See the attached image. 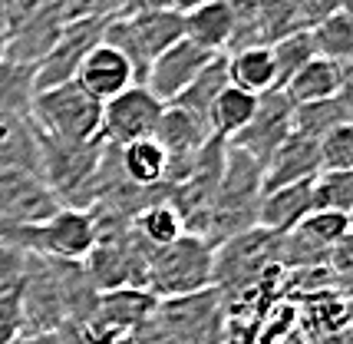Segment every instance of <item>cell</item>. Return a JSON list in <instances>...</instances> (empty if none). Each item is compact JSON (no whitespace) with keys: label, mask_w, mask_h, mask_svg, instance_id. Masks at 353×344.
Instances as JSON below:
<instances>
[{"label":"cell","mask_w":353,"mask_h":344,"mask_svg":"<svg viewBox=\"0 0 353 344\" xmlns=\"http://www.w3.org/2000/svg\"><path fill=\"white\" fill-rule=\"evenodd\" d=\"M350 232H353V212H350Z\"/></svg>","instance_id":"41"},{"label":"cell","mask_w":353,"mask_h":344,"mask_svg":"<svg viewBox=\"0 0 353 344\" xmlns=\"http://www.w3.org/2000/svg\"><path fill=\"white\" fill-rule=\"evenodd\" d=\"M228 298L218 288H205L195 295L155 301L139 344H218L228 334Z\"/></svg>","instance_id":"2"},{"label":"cell","mask_w":353,"mask_h":344,"mask_svg":"<svg viewBox=\"0 0 353 344\" xmlns=\"http://www.w3.org/2000/svg\"><path fill=\"white\" fill-rule=\"evenodd\" d=\"M228 63V83L251 96H264L274 90V60L271 47H248L225 57Z\"/></svg>","instance_id":"20"},{"label":"cell","mask_w":353,"mask_h":344,"mask_svg":"<svg viewBox=\"0 0 353 344\" xmlns=\"http://www.w3.org/2000/svg\"><path fill=\"white\" fill-rule=\"evenodd\" d=\"M159 116H162V103L142 83H136L116 99L103 103L99 140L106 146H116V149L125 146V142L149 140L155 133V126H159Z\"/></svg>","instance_id":"9"},{"label":"cell","mask_w":353,"mask_h":344,"mask_svg":"<svg viewBox=\"0 0 353 344\" xmlns=\"http://www.w3.org/2000/svg\"><path fill=\"white\" fill-rule=\"evenodd\" d=\"M17 344H66V341H63L60 331H53V334H27V338H20Z\"/></svg>","instance_id":"37"},{"label":"cell","mask_w":353,"mask_h":344,"mask_svg":"<svg viewBox=\"0 0 353 344\" xmlns=\"http://www.w3.org/2000/svg\"><path fill=\"white\" fill-rule=\"evenodd\" d=\"M0 60H3V23H0Z\"/></svg>","instance_id":"39"},{"label":"cell","mask_w":353,"mask_h":344,"mask_svg":"<svg viewBox=\"0 0 353 344\" xmlns=\"http://www.w3.org/2000/svg\"><path fill=\"white\" fill-rule=\"evenodd\" d=\"M30 268V251L0 242V295H20Z\"/></svg>","instance_id":"31"},{"label":"cell","mask_w":353,"mask_h":344,"mask_svg":"<svg viewBox=\"0 0 353 344\" xmlns=\"http://www.w3.org/2000/svg\"><path fill=\"white\" fill-rule=\"evenodd\" d=\"M314 212H353V172H321L314 179Z\"/></svg>","instance_id":"27"},{"label":"cell","mask_w":353,"mask_h":344,"mask_svg":"<svg viewBox=\"0 0 353 344\" xmlns=\"http://www.w3.org/2000/svg\"><path fill=\"white\" fill-rule=\"evenodd\" d=\"M277 249H281V235H271L264 229L228 238L215 249V288L228 295L238 285H251L264 278V271L277 265Z\"/></svg>","instance_id":"7"},{"label":"cell","mask_w":353,"mask_h":344,"mask_svg":"<svg viewBox=\"0 0 353 344\" xmlns=\"http://www.w3.org/2000/svg\"><path fill=\"white\" fill-rule=\"evenodd\" d=\"M0 242H10L40 258L86 262L96 245V222L90 209H60L53 219L37 225H0Z\"/></svg>","instance_id":"5"},{"label":"cell","mask_w":353,"mask_h":344,"mask_svg":"<svg viewBox=\"0 0 353 344\" xmlns=\"http://www.w3.org/2000/svg\"><path fill=\"white\" fill-rule=\"evenodd\" d=\"M321 175V140H310L304 133H291L274 159L264 166V192L297 182H314Z\"/></svg>","instance_id":"14"},{"label":"cell","mask_w":353,"mask_h":344,"mask_svg":"<svg viewBox=\"0 0 353 344\" xmlns=\"http://www.w3.org/2000/svg\"><path fill=\"white\" fill-rule=\"evenodd\" d=\"M129 225H132L136 238L149 251L165 249V245L179 242L185 235L182 219H179V212L169 202H152V205H145V209H139L136 216L129 219Z\"/></svg>","instance_id":"22"},{"label":"cell","mask_w":353,"mask_h":344,"mask_svg":"<svg viewBox=\"0 0 353 344\" xmlns=\"http://www.w3.org/2000/svg\"><path fill=\"white\" fill-rule=\"evenodd\" d=\"M340 86H343V66L327 57H314L291 77V83L284 86V96L294 106H314V103L337 99Z\"/></svg>","instance_id":"18"},{"label":"cell","mask_w":353,"mask_h":344,"mask_svg":"<svg viewBox=\"0 0 353 344\" xmlns=\"http://www.w3.org/2000/svg\"><path fill=\"white\" fill-rule=\"evenodd\" d=\"M116 156H119V172H123L125 182H132L136 189H145V192H159L169 202V189H165V179H169V153L152 136L149 140L125 142V146L116 149Z\"/></svg>","instance_id":"15"},{"label":"cell","mask_w":353,"mask_h":344,"mask_svg":"<svg viewBox=\"0 0 353 344\" xmlns=\"http://www.w3.org/2000/svg\"><path fill=\"white\" fill-rule=\"evenodd\" d=\"M63 27H66V17H63L60 3L46 0L30 20H23L20 27H14L3 37V60L37 70L46 60V53L53 50V44L60 40Z\"/></svg>","instance_id":"12"},{"label":"cell","mask_w":353,"mask_h":344,"mask_svg":"<svg viewBox=\"0 0 353 344\" xmlns=\"http://www.w3.org/2000/svg\"><path fill=\"white\" fill-rule=\"evenodd\" d=\"M23 338L20 295H0V344H17Z\"/></svg>","instance_id":"34"},{"label":"cell","mask_w":353,"mask_h":344,"mask_svg":"<svg viewBox=\"0 0 353 344\" xmlns=\"http://www.w3.org/2000/svg\"><path fill=\"white\" fill-rule=\"evenodd\" d=\"M218 344H245V341H234V338H225V341H218Z\"/></svg>","instance_id":"40"},{"label":"cell","mask_w":353,"mask_h":344,"mask_svg":"<svg viewBox=\"0 0 353 344\" xmlns=\"http://www.w3.org/2000/svg\"><path fill=\"white\" fill-rule=\"evenodd\" d=\"M340 0H291V10H294V27L297 33H310L314 27H321L323 20L337 14Z\"/></svg>","instance_id":"33"},{"label":"cell","mask_w":353,"mask_h":344,"mask_svg":"<svg viewBox=\"0 0 353 344\" xmlns=\"http://www.w3.org/2000/svg\"><path fill=\"white\" fill-rule=\"evenodd\" d=\"M0 169L40 179V133L30 116L0 113Z\"/></svg>","instance_id":"17"},{"label":"cell","mask_w":353,"mask_h":344,"mask_svg":"<svg viewBox=\"0 0 353 344\" xmlns=\"http://www.w3.org/2000/svg\"><path fill=\"white\" fill-rule=\"evenodd\" d=\"M225 86H228V63H225V57H215L199 77L192 79V86L175 99V106L195 113L199 120L208 123V110H212V103L218 99V93H221Z\"/></svg>","instance_id":"23"},{"label":"cell","mask_w":353,"mask_h":344,"mask_svg":"<svg viewBox=\"0 0 353 344\" xmlns=\"http://www.w3.org/2000/svg\"><path fill=\"white\" fill-rule=\"evenodd\" d=\"M66 23L73 20H112L123 14L125 0H57Z\"/></svg>","instance_id":"32"},{"label":"cell","mask_w":353,"mask_h":344,"mask_svg":"<svg viewBox=\"0 0 353 344\" xmlns=\"http://www.w3.org/2000/svg\"><path fill=\"white\" fill-rule=\"evenodd\" d=\"M106 23L109 20H73V23H66L60 40L53 44V50L46 53V60L33 73V93L60 86V83H70L77 77L79 63L86 60V53L103 44Z\"/></svg>","instance_id":"10"},{"label":"cell","mask_w":353,"mask_h":344,"mask_svg":"<svg viewBox=\"0 0 353 344\" xmlns=\"http://www.w3.org/2000/svg\"><path fill=\"white\" fill-rule=\"evenodd\" d=\"M149 10H169V14H175V0H125L123 14H119V17L149 14Z\"/></svg>","instance_id":"36"},{"label":"cell","mask_w":353,"mask_h":344,"mask_svg":"<svg viewBox=\"0 0 353 344\" xmlns=\"http://www.w3.org/2000/svg\"><path fill=\"white\" fill-rule=\"evenodd\" d=\"M291 133H294V103L284 96V90H271V93L258 96V110L251 116V123L228 146L248 153L264 169Z\"/></svg>","instance_id":"8"},{"label":"cell","mask_w":353,"mask_h":344,"mask_svg":"<svg viewBox=\"0 0 353 344\" xmlns=\"http://www.w3.org/2000/svg\"><path fill=\"white\" fill-rule=\"evenodd\" d=\"M215 60V53L195 47L188 40H179L175 47H169L162 57H155L149 73L142 79V86L165 106V103H175L179 96L192 86V79L199 77L208 63Z\"/></svg>","instance_id":"11"},{"label":"cell","mask_w":353,"mask_h":344,"mask_svg":"<svg viewBox=\"0 0 353 344\" xmlns=\"http://www.w3.org/2000/svg\"><path fill=\"white\" fill-rule=\"evenodd\" d=\"M340 123H350L340 99H327V103H314V106H294V133H304L310 140H323Z\"/></svg>","instance_id":"29"},{"label":"cell","mask_w":353,"mask_h":344,"mask_svg":"<svg viewBox=\"0 0 353 344\" xmlns=\"http://www.w3.org/2000/svg\"><path fill=\"white\" fill-rule=\"evenodd\" d=\"M185 23V40L195 47L208 50L215 57H225L231 44V7L228 0H208L199 10L182 17Z\"/></svg>","instance_id":"19"},{"label":"cell","mask_w":353,"mask_h":344,"mask_svg":"<svg viewBox=\"0 0 353 344\" xmlns=\"http://www.w3.org/2000/svg\"><path fill=\"white\" fill-rule=\"evenodd\" d=\"M347 232H350V216H340V212H310L307 219L294 229L297 238H304L307 245L321 251H330Z\"/></svg>","instance_id":"28"},{"label":"cell","mask_w":353,"mask_h":344,"mask_svg":"<svg viewBox=\"0 0 353 344\" xmlns=\"http://www.w3.org/2000/svg\"><path fill=\"white\" fill-rule=\"evenodd\" d=\"M221 172H225V140L212 136V140L201 146L199 156H195L188 175L172 189V195H169V205L179 212L185 232L201 235L205 222H208V212H212V202H215Z\"/></svg>","instance_id":"6"},{"label":"cell","mask_w":353,"mask_h":344,"mask_svg":"<svg viewBox=\"0 0 353 344\" xmlns=\"http://www.w3.org/2000/svg\"><path fill=\"white\" fill-rule=\"evenodd\" d=\"M254 110H258V96H251L228 83V86L218 93L215 103H212V110H208V129H212V136L231 142L251 123Z\"/></svg>","instance_id":"21"},{"label":"cell","mask_w":353,"mask_h":344,"mask_svg":"<svg viewBox=\"0 0 353 344\" xmlns=\"http://www.w3.org/2000/svg\"><path fill=\"white\" fill-rule=\"evenodd\" d=\"M314 212V182L271 189L258 205V229L271 235H291Z\"/></svg>","instance_id":"16"},{"label":"cell","mask_w":353,"mask_h":344,"mask_svg":"<svg viewBox=\"0 0 353 344\" xmlns=\"http://www.w3.org/2000/svg\"><path fill=\"white\" fill-rule=\"evenodd\" d=\"M73 83L83 93H90L96 103H109L119 93H125L129 86H136V73L119 50H112L109 44H99L79 63Z\"/></svg>","instance_id":"13"},{"label":"cell","mask_w":353,"mask_h":344,"mask_svg":"<svg viewBox=\"0 0 353 344\" xmlns=\"http://www.w3.org/2000/svg\"><path fill=\"white\" fill-rule=\"evenodd\" d=\"M327 265L334 268L337 275H353V232H347L337 245L330 249V262Z\"/></svg>","instance_id":"35"},{"label":"cell","mask_w":353,"mask_h":344,"mask_svg":"<svg viewBox=\"0 0 353 344\" xmlns=\"http://www.w3.org/2000/svg\"><path fill=\"white\" fill-rule=\"evenodd\" d=\"M33 73L30 66L0 60V113H20L30 116L33 103Z\"/></svg>","instance_id":"25"},{"label":"cell","mask_w":353,"mask_h":344,"mask_svg":"<svg viewBox=\"0 0 353 344\" xmlns=\"http://www.w3.org/2000/svg\"><path fill=\"white\" fill-rule=\"evenodd\" d=\"M321 172H353V123L334 126L321 140Z\"/></svg>","instance_id":"30"},{"label":"cell","mask_w":353,"mask_h":344,"mask_svg":"<svg viewBox=\"0 0 353 344\" xmlns=\"http://www.w3.org/2000/svg\"><path fill=\"white\" fill-rule=\"evenodd\" d=\"M215 288V249L201 235L185 232L179 242L155 249L145 262L142 292L155 301Z\"/></svg>","instance_id":"3"},{"label":"cell","mask_w":353,"mask_h":344,"mask_svg":"<svg viewBox=\"0 0 353 344\" xmlns=\"http://www.w3.org/2000/svg\"><path fill=\"white\" fill-rule=\"evenodd\" d=\"M337 14L343 17V20H350V23H353V0H340Z\"/></svg>","instance_id":"38"},{"label":"cell","mask_w":353,"mask_h":344,"mask_svg":"<svg viewBox=\"0 0 353 344\" xmlns=\"http://www.w3.org/2000/svg\"><path fill=\"white\" fill-rule=\"evenodd\" d=\"M317 57V47H314V37L310 33H291L284 40L271 44V60H274V90H284L291 77L307 66L310 60Z\"/></svg>","instance_id":"24"},{"label":"cell","mask_w":353,"mask_h":344,"mask_svg":"<svg viewBox=\"0 0 353 344\" xmlns=\"http://www.w3.org/2000/svg\"><path fill=\"white\" fill-rule=\"evenodd\" d=\"M30 123L46 140L70 142V146H86L99 140V123H103V103H96L90 93H83L77 83H60L33 93Z\"/></svg>","instance_id":"4"},{"label":"cell","mask_w":353,"mask_h":344,"mask_svg":"<svg viewBox=\"0 0 353 344\" xmlns=\"http://www.w3.org/2000/svg\"><path fill=\"white\" fill-rule=\"evenodd\" d=\"M261 195H264V169L248 153L225 142V172H221V182H218L208 222L201 229V238L212 249H218L221 242L258 229Z\"/></svg>","instance_id":"1"},{"label":"cell","mask_w":353,"mask_h":344,"mask_svg":"<svg viewBox=\"0 0 353 344\" xmlns=\"http://www.w3.org/2000/svg\"><path fill=\"white\" fill-rule=\"evenodd\" d=\"M310 37H314L317 57H327V60L340 63V66L353 63V23L350 20L334 14L330 20H323L321 27H314Z\"/></svg>","instance_id":"26"}]
</instances>
